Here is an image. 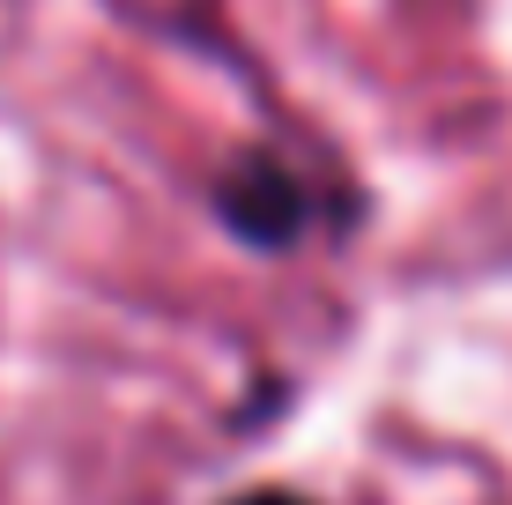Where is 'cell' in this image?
<instances>
[{"label": "cell", "mask_w": 512, "mask_h": 505, "mask_svg": "<svg viewBox=\"0 0 512 505\" xmlns=\"http://www.w3.org/2000/svg\"><path fill=\"white\" fill-rule=\"evenodd\" d=\"M216 208L231 216V231L245 246H290L305 231V194H297V179L275 156H245L231 179L216 186Z\"/></svg>", "instance_id": "1"}, {"label": "cell", "mask_w": 512, "mask_h": 505, "mask_svg": "<svg viewBox=\"0 0 512 505\" xmlns=\"http://www.w3.org/2000/svg\"><path fill=\"white\" fill-rule=\"evenodd\" d=\"M231 505H312V498H297V491H245V498H231Z\"/></svg>", "instance_id": "2"}]
</instances>
